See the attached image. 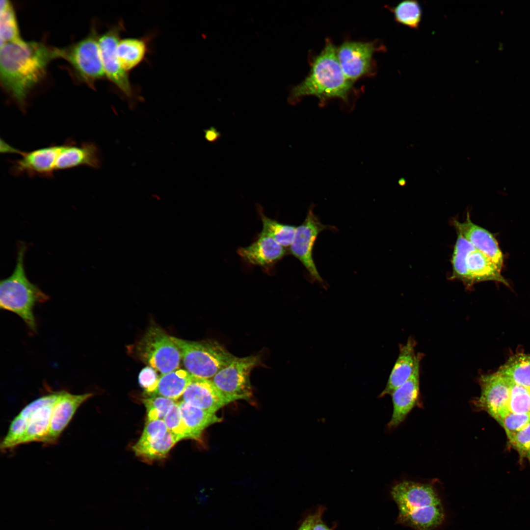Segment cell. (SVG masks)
I'll list each match as a JSON object with an SVG mask.
<instances>
[{"label": "cell", "mask_w": 530, "mask_h": 530, "mask_svg": "<svg viewBox=\"0 0 530 530\" xmlns=\"http://www.w3.org/2000/svg\"><path fill=\"white\" fill-rule=\"evenodd\" d=\"M476 249L469 241L458 234L451 260L452 278L461 280L468 286L471 285L466 258L468 254Z\"/></svg>", "instance_id": "f1b7e54d"}, {"label": "cell", "mask_w": 530, "mask_h": 530, "mask_svg": "<svg viewBox=\"0 0 530 530\" xmlns=\"http://www.w3.org/2000/svg\"><path fill=\"white\" fill-rule=\"evenodd\" d=\"M422 358L418 360L410 377L391 395L393 410L387 424L389 429L397 427L405 419L416 406L420 396V366Z\"/></svg>", "instance_id": "e0dca14e"}, {"label": "cell", "mask_w": 530, "mask_h": 530, "mask_svg": "<svg viewBox=\"0 0 530 530\" xmlns=\"http://www.w3.org/2000/svg\"><path fill=\"white\" fill-rule=\"evenodd\" d=\"M60 57L70 63L83 80L88 83L106 75L101 56L98 39L89 36L65 49H60Z\"/></svg>", "instance_id": "30bf717a"}, {"label": "cell", "mask_w": 530, "mask_h": 530, "mask_svg": "<svg viewBox=\"0 0 530 530\" xmlns=\"http://www.w3.org/2000/svg\"><path fill=\"white\" fill-rule=\"evenodd\" d=\"M59 391L41 396L32 401L14 418L16 422L26 430L21 444L43 442L48 435L51 415Z\"/></svg>", "instance_id": "9c48e42d"}, {"label": "cell", "mask_w": 530, "mask_h": 530, "mask_svg": "<svg viewBox=\"0 0 530 530\" xmlns=\"http://www.w3.org/2000/svg\"><path fill=\"white\" fill-rule=\"evenodd\" d=\"M168 432L163 420L147 421L140 438L138 441L148 442L162 439Z\"/></svg>", "instance_id": "8d00e7d4"}, {"label": "cell", "mask_w": 530, "mask_h": 530, "mask_svg": "<svg viewBox=\"0 0 530 530\" xmlns=\"http://www.w3.org/2000/svg\"><path fill=\"white\" fill-rule=\"evenodd\" d=\"M352 86L353 82L347 79L342 70L336 47L328 40L314 59L309 74L292 89L289 101L295 104L304 96H314L321 105L334 98L347 103Z\"/></svg>", "instance_id": "3957f363"}, {"label": "cell", "mask_w": 530, "mask_h": 530, "mask_svg": "<svg viewBox=\"0 0 530 530\" xmlns=\"http://www.w3.org/2000/svg\"><path fill=\"white\" fill-rule=\"evenodd\" d=\"M315 512L309 514L303 520L297 530H311Z\"/></svg>", "instance_id": "60d3db41"}, {"label": "cell", "mask_w": 530, "mask_h": 530, "mask_svg": "<svg viewBox=\"0 0 530 530\" xmlns=\"http://www.w3.org/2000/svg\"><path fill=\"white\" fill-rule=\"evenodd\" d=\"M102 165V154L95 143L89 141L77 144L69 140L61 145L55 169L64 170L81 166L98 169Z\"/></svg>", "instance_id": "2e32d148"}, {"label": "cell", "mask_w": 530, "mask_h": 530, "mask_svg": "<svg viewBox=\"0 0 530 530\" xmlns=\"http://www.w3.org/2000/svg\"><path fill=\"white\" fill-rule=\"evenodd\" d=\"M376 47L373 42L346 41L338 48V60L348 80L353 83L370 73Z\"/></svg>", "instance_id": "5bb4252c"}, {"label": "cell", "mask_w": 530, "mask_h": 530, "mask_svg": "<svg viewBox=\"0 0 530 530\" xmlns=\"http://www.w3.org/2000/svg\"><path fill=\"white\" fill-rule=\"evenodd\" d=\"M481 392L473 400L475 408L484 411L498 422L508 412L511 383L497 371L481 375L478 379Z\"/></svg>", "instance_id": "8fae6325"}, {"label": "cell", "mask_w": 530, "mask_h": 530, "mask_svg": "<svg viewBox=\"0 0 530 530\" xmlns=\"http://www.w3.org/2000/svg\"><path fill=\"white\" fill-rule=\"evenodd\" d=\"M204 137L206 139L210 142H214L217 141L221 136L220 132L214 127L204 130Z\"/></svg>", "instance_id": "ab89813d"}, {"label": "cell", "mask_w": 530, "mask_h": 530, "mask_svg": "<svg viewBox=\"0 0 530 530\" xmlns=\"http://www.w3.org/2000/svg\"><path fill=\"white\" fill-rule=\"evenodd\" d=\"M397 23L412 29L418 28L422 18V9L416 0H404L390 8Z\"/></svg>", "instance_id": "4dcf8cb0"}, {"label": "cell", "mask_w": 530, "mask_h": 530, "mask_svg": "<svg viewBox=\"0 0 530 530\" xmlns=\"http://www.w3.org/2000/svg\"><path fill=\"white\" fill-rule=\"evenodd\" d=\"M94 396L92 393L73 394L59 391L51 415L49 430L42 443L45 446L56 444L79 407Z\"/></svg>", "instance_id": "9a60e30c"}, {"label": "cell", "mask_w": 530, "mask_h": 530, "mask_svg": "<svg viewBox=\"0 0 530 530\" xmlns=\"http://www.w3.org/2000/svg\"><path fill=\"white\" fill-rule=\"evenodd\" d=\"M171 338L180 349L186 370L196 377L211 379L235 357L215 341L195 342Z\"/></svg>", "instance_id": "5b68a950"}, {"label": "cell", "mask_w": 530, "mask_h": 530, "mask_svg": "<svg viewBox=\"0 0 530 530\" xmlns=\"http://www.w3.org/2000/svg\"><path fill=\"white\" fill-rule=\"evenodd\" d=\"M138 357L164 374L177 370L182 359L179 348L161 328L151 326L136 345Z\"/></svg>", "instance_id": "8992f818"}, {"label": "cell", "mask_w": 530, "mask_h": 530, "mask_svg": "<svg viewBox=\"0 0 530 530\" xmlns=\"http://www.w3.org/2000/svg\"><path fill=\"white\" fill-rule=\"evenodd\" d=\"M147 412V420H163L176 403L174 400L159 396H149L142 399Z\"/></svg>", "instance_id": "1f68e13d"}, {"label": "cell", "mask_w": 530, "mask_h": 530, "mask_svg": "<svg viewBox=\"0 0 530 530\" xmlns=\"http://www.w3.org/2000/svg\"><path fill=\"white\" fill-rule=\"evenodd\" d=\"M497 372L510 382L530 390V354H514Z\"/></svg>", "instance_id": "cb8c5ba5"}, {"label": "cell", "mask_w": 530, "mask_h": 530, "mask_svg": "<svg viewBox=\"0 0 530 530\" xmlns=\"http://www.w3.org/2000/svg\"><path fill=\"white\" fill-rule=\"evenodd\" d=\"M182 398L186 403L213 413L229 404L211 379L194 376Z\"/></svg>", "instance_id": "d6986e66"}, {"label": "cell", "mask_w": 530, "mask_h": 530, "mask_svg": "<svg viewBox=\"0 0 530 530\" xmlns=\"http://www.w3.org/2000/svg\"><path fill=\"white\" fill-rule=\"evenodd\" d=\"M471 285L486 281L499 282L506 286L509 284L501 273V270L487 255L477 249L470 252L466 258Z\"/></svg>", "instance_id": "7402d4cb"}, {"label": "cell", "mask_w": 530, "mask_h": 530, "mask_svg": "<svg viewBox=\"0 0 530 530\" xmlns=\"http://www.w3.org/2000/svg\"><path fill=\"white\" fill-rule=\"evenodd\" d=\"M168 431L171 433L178 441L188 439L186 428L183 421L178 403H175L163 419Z\"/></svg>", "instance_id": "836d02e7"}, {"label": "cell", "mask_w": 530, "mask_h": 530, "mask_svg": "<svg viewBox=\"0 0 530 530\" xmlns=\"http://www.w3.org/2000/svg\"><path fill=\"white\" fill-rule=\"evenodd\" d=\"M508 440L510 446L518 453L521 459L530 462V422Z\"/></svg>", "instance_id": "d590c367"}, {"label": "cell", "mask_w": 530, "mask_h": 530, "mask_svg": "<svg viewBox=\"0 0 530 530\" xmlns=\"http://www.w3.org/2000/svg\"><path fill=\"white\" fill-rule=\"evenodd\" d=\"M416 342L409 338L407 342L399 345V354L390 374L386 387L379 397L391 395L404 383L412 374L416 364L423 356L415 353Z\"/></svg>", "instance_id": "44dd1931"}, {"label": "cell", "mask_w": 530, "mask_h": 530, "mask_svg": "<svg viewBox=\"0 0 530 530\" xmlns=\"http://www.w3.org/2000/svg\"><path fill=\"white\" fill-rule=\"evenodd\" d=\"M329 228L330 226L320 222L310 208L304 221L296 227L293 240L290 246L292 254L301 262L311 278L321 284L323 282L313 260V251L318 235Z\"/></svg>", "instance_id": "4fadbf2b"}, {"label": "cell", "mask_w": 530, "mask_h": 530, "mask_svg": "<svg viewBox=\"0 0 530 530\" xmlns=\"http://www.w3.org/2000/svg\"><path fill=\"white\" fill-rule=\"evenodd\" d=\"M178 403L187 431L188 439H199L206 428L222 421V419L215 413L194 406L183 401Z\"/></svg>", "instance_id": "603a6c76"}, {"label": "cell", "mask_w": 530, "mask_h": 530, "mask_svg": "<svg viewBox=\"0 0 530 530\" xmlns=\"http://www.w3.org/2000/svg\"><path fill=\"white\" fill-rule=\"evenodd\" d=\"M259 355L236 357L211 379L228 403L238 400H250L252 388L250 375L260 363Z\"/></svg>", "instance_id": "52a82bcc"}, {"label": "cell", "mask_w": 530, "mask_h": 530, "mask_svg": "<svg viewBox=\"0 0 530 530\" xmlns=\"http://www.w3.org/2000/svg\"><path fill=\"white\" fill-rule=\"evenodd\" d=\"M0 46L7 42H19L23 40L20 36L13 7L7 0H0Z\"/></svg>", "instance_id": "f546056e"}, {"label": "cell", "mask_w": 530, "mask_h": 530, "mask_svg": "<svg viewBox=\"0 0 530 530\" xmlns=\"http://www.w3.org/2000/svg\"><path fill=\"white\" fill-rule=\"evenodd\" d=\"M60 49L37 42H7L0 46V76L4 88L24 108L28 93L45 76Z\"/></svg>", "instance_id": "6da1fadb"}, {"label": "cell", "mask_w": 530, "mask_h": 530, "mask_svg": "<svg viewBox=\"0 0 530 530\" xmlns=\"http://www.w3.org/2000/svg\"><path fill=\"white\" fill-rule=\"evenodd\" d=\"M508 409L510 412L517 414L530 413V390L511 383Z\"/></svg>", "instance_id": "d6a6232c"}, {"label": "cell", "mask_w": 530, "mask_h": 530, "mask_svg": "<svg viewBox=\"0 0 530 530\" xmlns=\"http://www.w3.org/2000/svg\"><path fill=\"white\" fill-rule=\"evenodd\" d=\"M530 422V413L517 414L508 412L498 422L504 428L508 439Z\"/></svg>", "instance_id": "e575fe53"}, {"label": "cell", "mask_w": 530, "mask_h": 530, "mask_svg": "<svg viewBox=\"0 0 530 530\" xmlns=\"http://www.w3.org/2000/svg\"><path fill=\"white\" fill-rule=\"evenodd\" d=\"M257 208L263 225L260 233L269 237L285 248L290 246L294 238L296 227L270 218L264 214L260 205Z\"/></svg>", "instance_id": "83f0119b"}, {"label": "cell", "mask_w": 530, "mask_h": 530, "mask_svg": "<svg viewBox=\"0 0 530 530\" xmlns=\"http://www.w3.org/2000/svg\"><path fill=\"white\" fill-rule=\"evenodd\" d=\"M159 378L156 371L150 366L143 368L140 372L138 382L148 396H151L154 392L157 386Z\"/></svg>", "instance_id": "74e56055"}, {"label": "cell", "mask_w": 530, "mask_h": 530, "mask_svg": "<svg viewBox=\"0 0 530 530\" xmlns=\"http://www.w3.org/2000/svg\"><path fill=\"white\" fill-rule=\"evenodd\" d=\"M325 510L323 506H319L315 511V517L311 530H334L336 525L329 527L322 520V516Z\"/></svg>", "instance_id": "f35d334b"}, {"label": "cell", "mask_w": 530, "mask_h": 530, "mask_svg": "<svg viewBox=\"0 0 530 530\" xmlns=\"http://www.w3.org/2000/svg\"><path fill=\"white\" fill-rule=\"evenodd\" d=\"M147 51V46L144 40L129 38L120 40L116 53L121 66L127 72L142 61Z\"/></svg>", "instance_id": "484cf974"}, {"label": "cell", "mask_w": 530, "mask_h": 530, "mask_svg": "<svg viewBox=\"0 0 530 530\" xmlns=\"http://www.w3.org/2000/svg\"><path fill=\"white\" fill-rule=\"evenodd\" d=\"M457 234L469 241L477 250L489 257L501 270L504 262L503 254L494 236L485 229L473 223L468 213L463 222L454 220Z\"/></svg>", "instance_id": "ac0fdd59"}, {"label": "cell", "mask_w": 530, "mask_h": 530, "mask_svg": "<svg viewBox=\"0 0 530 530\" xmlns=\"http://www.w3.org/2000/svg\"><path fill=\"white\" fill-rule=\"evenodd\" d=\"M405 183H406V181H405V180L404 179H400L399 181V184L400 185H405Z\"/></svg>", "instance_id": "b9f144b4"}, {"label": "cell", "mask_w": 530, "mask_h": 530, "mask_svg": "<svg viewBox=\"0 0 530 530\" xmlns=\"http://www.w3.org/2000/svg\"><path fill=\"white\" fill-rule=\"evenodd\" d=\"M61 145H51L29 152L22 151L1 140L0 151L3 153H16L21 158L11 161L10 172L15 176L51 178L55 171V162Z\"/></svg>", "instance_id": "ba28073f"}, {"label": "cell", "mask_w": 530, "mask_h": 530, "mask_svg": "<svg viewBox=\"0 0 530 530\" xmlns=\"http://www.w3.org/2000/svg\"><path fill=\"white\" fill-rule=\"evenodd\" d=\"M122 25L115 26L104 33L99 45L105 74L125 95L131 106H134V94L127 72L121 66L116 53Z\"/></svg>", "instance_id": "7c38bea8"}, {"label": "cell", "mask_w": 530, "mask_h": 530, "mask_svg": "<svg viewBox=\"0 0 530 530\" xmlns=\"http://www.w3.org/2000/svg\"><path fill=\"white\" fill-rule=\"evenodd\" d=\"M178 442L168 431L162 439L144 442L137 441L132 449L136 455L141 459L153 462L164 458Z\"/></svg>", "instance_id": "4316f807"}, {"label": "cell", "mask_w": 530, "mask_h": 530, "mask_svg": "<svg viewBox=\"0 0 530 530\" xmlns=\"http://www.w3.org/2000/svg\"><path fill=\"white\" fill-rule=\"evenodd\" d=\"M192 376L186 370L182 369L161 374L159 378L156 390L151 396H159L176 400L182 397Z\"/></svg>", "instance_id": "d4e9b609"}, {"label": "cell", "mask_w": 530, "mask_h": 530, "mask_svg": "<svg viewBox=\"0 0 530 530\" xmlns=\"http://www.w3.org/2000/svg\"><path fill=\"white\" fill-rule=\"evenodd\" d=\"M396 504L397 524L414 530H437L447 519V510L440 492L431 482L403 480L391 487Z\"/></svg>", "instance_id": "7a4b0ae2"}, {"label": "cell", "mask_w": 530, "mask_h": 530, "mask_svg": "<svg viewBox=\"0 0 530 530\" xmlns=\"http://www.w3.org/2000/svg\"><path fill=\"white\" fill-rule=\"evenodd\" d=\"M16 264L13 273L0 282V307L20 317L29 330L35 333L37 325L33 314L35 306L46 302L49 296L27 278L24 257L27 246L24 242L18 244Z\"/></svg>", "instance_id": "277c9868"}, {"label": "cell", "mask_w": 530, "mask_h": 530, "mask_svg": "<svg viewBox=\"0 0 530 530\" xmlns=\"http://www.w3.org/2000/svg\"><path fill=\"white\" fill-rule=\"evenodd\" d=\"M237 253L248 264L267 268L281 259L286 250L272 238L260 233L249 245L239 247Z\"/></svg>", "instance_id": "ffe728a7"}]
</instances>
